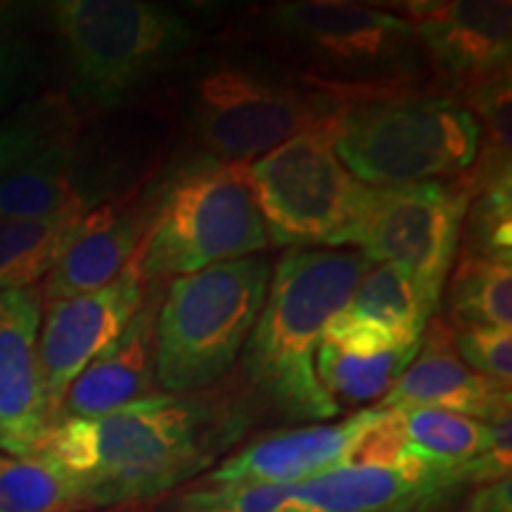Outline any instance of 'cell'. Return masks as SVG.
I'll use <instances>...</instances> for the list:
<instances>
[{
  "label": "cell",
  "mask_w": 512,
  "mask_h": 512,
  "mask_svg": "<svg viewBox=\"0 0 512 512\" xmlns=\"http://www.w3.org/2000/svg\"><path fill=\"white\" fill-rule=\"evenodd\" d=\"M512 166L467 171L472 200L467 207L463 238L465 252L512 264Z\"/></svg>",
  "instance_id": "26"
},
{
  "label": "cell",
  "mask_w": 512,
  "mask_h": 512,
  "mask_svg": "<svg viewBox=\"0 0 512 512\" xmlns=\"http://www.w3.org/2000/svg\"><path fill=\"white\" fill-rule=\"evenodd\" d=\"M88 211H67L43 221H0V292L38 285L60 261Z\"/></svg>",
  "instance_id": "23"
},
{
  "label": "cell",
  "mask_w": 512,
  "mask_h": 512,
  "mask_svg": "<svg viewBox=\"0 0 512 512\" xmlns=\"http://www.w3.org/2000/svg\"><path fill=\"white\" fill-rule=\"evenodd\" d=\"M418 347L399 344L373 323L339 313L325 328L316 349V377L339 413L382 399L403 370L411 366Z\"/></svg>",
  "instance_id": "18"
},
{
  "label": "cell",
  "mask_w": 512,
  "mask_h": 512,
  "mask_svg": "<svg viewBox=\"0 0 512 512\" xmlns=\"http://www.w3.org/2000/svg\"><path fill=\"white\" fill-rule=\"evenodd\" d=\"M76 131L72 107L60 95L48 93L43 98L19 107L0 124V178L27 162L31 155Z\"/></svg>",
  "instance_id": "27"
},
{
  "label": "cell",
  "mask_w": 512,
  "mask_h": 512,
  "mask_svg": "<svg viewBox=\"0 0 512 512\" xmlns=\"http://www.w3.org/2000/svg\"><path fill=\"white\" fill-rule=\"evenodd\" d=\"M245 171L268 242L292 249H344L370 197V185L339 162L332 117L249 162Z\"/></svg>",
  "instance_id": "8"
},
{
  "label": "cell",
  "mask_w": 512,
  "mask_h": 512,
  "mask_svg": "<svg viewBox=\"0 0 512 512\" xmlns=\"http://www.w3.org/2000/svg\"><path fill=\"white\" fill-rule=\"evenodd\" d=\"M271 273L264 256H245L171 280L155 320L162 394H202L233 368L266 302Z\"/></svg>",
  "instance_id": "4"
},
{
  "label": "cell",
  "mask_w": 512,
  "mask_h": 512,
  "mask_svg": "<svg viewBox=\"0 0 512 512\" xmlns=\"http://www.w3.org/2000/svg\"><path fill=\"white\" fill-rule=\"evenodd\" d=\"M157 202L155 188H136L121 200L88 211L41 285L43 302H60L110 285L138 252Z\"/></svg>",
  "instance_id": "15"
},
{
  "label": "cell",
  "mask_w": 512,
  "mask_h": 512,
  "mask_svg": "<svg viewBox=\"0 0 512 512\" xmlns=\"http://www.w3.org/2000/svg\"><path fill=\"white\" fill-rule=\"evenodd\" d=\"M43 76L41 53L29 38L0 24V114L27 100Z\"/></svg>",
  "instance_id": "29"
},
{
  "label": "cell",
  "mask_w": 512,
  "mask_h": 512,
  "mask_svg": "<svg viewBox=\"0 0 512 512\" xmlns=\"http://www.w3.org/2000/svg\"><path fill=\"white\" fill-rule=\"evenodd\" d=\"M403 17L413 24L425 67L453 98L510 74L508 0H420L403 5Z\"/></svg>",
  "instance_id": "11"
},
{
  "label": "cell",
  "mask_w": 512,
  "mask_h": 512,
  "mask_svg": "<svg viewBox=\"0 0 512 512\" xmlns=\"http://www.w3.org/2000/svg\"><path fill=\"white\" fill-rule=\"evenodd\" d=\"M53 19L72 98L93 112L117 110L197 43L188 17L145 0H62Z\"/></svg>",
  "instance_id": "6"
},
{
  "label": "cell",
  "mask_w": 512,
  "mask_h": 512,
  "mask_svg": "<svg viewBox=\"0 0 512 512\" xmlns=\"http://www.w3.org/2000/svg\"><path fill=\"white\" fill-rule=\"evenodd\" d=\"M470 200L467 176L446 183L370 188L366 211L347 247H356L370 264H392L406 273L430 311L437 313L463 240Z\"/></svg>",
  "instance_id": "9"
},
{
  "label": "cell",
  "mask_w": 512,
  "mask_h": 512,
  "mask_svg": "<svg viewBox=\"0 0 512 512\" xmlns=\"http://www.w3.org/2000/svg\"><path fill=\"white\" fill-rule=\"evenodd\" d=\"M41 316V285L0 292V451L8 456H34L53 425L38 358Z\"/></svg>",
  "instance_id": "14"
},
{
  "label": "cell",
  "mask_w": 512,
  "mask_h": 512,
  "mask_svg": "<svg viewBox=\"0 0 512 512\" xmlns=\"http://www.w3.org/2000/svg\"><path fill=\"white\" fill-rule=\"evenodd\" d=\"M370 266L358 249L299 247L271 273L266 302L242 349V370L287 418L332 420L339 413L316 377V349Z\"/></svg>",
  "instance_id": "2"
},
{
  "label": "cell",
  "mask_w": 512,
  "mask_h": 512,
  "mask_svg": "<svg viewBox=\"0 0 512 512\" xmlns=\"http://www.w3.org/2000/svg\"><path fill=\"white\" fill-rule=\"evenodd\" d=\"M76 166L74 133L31 155L0 178V221H43L93 209V200L76 183Z\"/></svg>",
  "instance_id": "20"
},
{
  "label": "cell",
  "mask_w": 512,
  "mask_h": 512,
  "mask_svg": "<svg viewBox=\"0 0 512 512\" xmlns=\"http://www.w3.org/2000/svg\"><path fill=\"white\" fill-rule=\"evenodd\" d=\"M157 294H147L140 311L117 342L105 349L64 394L57 420L98 418L157 394L155 387V320ZM55 420V422H57ZM53 422V425H55Z\"/></svg>",
  "instance_id": "19"
},
{
  "label": "cell",
  "mask_w": 512,
  "mask_h": 512,
  "mask_svg": "<svg viewBox=\"0 0 512 512\" xmlns=\"http://www.w3.org/2000/svg\"><path fill=\"white\" fill-rule=\"evenodd\" d=\"M458 356L477 375L510 387L512 382V328L453 330Z\"/></svg>",
  "instance_id": "30"
},
{
  "label": "cell",
  "mask_w": 512,
  "mask_h": 512,
  "mask_svg": "<svg viewBox=\"0 0 512 512\" xmlns=\"http://www.w3.org/2000/svg\"><path fill=\"white\" fill-rule=\"evenodd\" d=\"M145 287L136 266L128 261L110 285L43 306L38 358L53 422L72 382L117 342L140 311L147 297Z\"/></svg>",
  "instance_id": "13"
},
{
  "label": "cell",
  "mask_w": 512,
  "mask_h": 512,
  "mask_svg": "<svg viewBox=\"0 0 512 512\" xmlns=\"http://www.w3.org/2000/svg\"><path fill=\"white\" fill-rule=\"evenodd\" d=\"M510 401V387L486 380L465 366L456 351L453 330L439 316H432L422 332L420 349L411 366L403 370V375L375 408L380 411L434 408V411L458 413L486 422L498 413L510 411Z\"/></svg>",
  "instance_id": "16"
},
{
  "label": "cell",
  "mask_w": 512,
  "mask_h": 512,
  "mask_svg": "<svg viewBox=\"0 0 512 512\" xmlns=\"http://www.w3.org/2000/svg\"><path fill=\"white\" fill-rule=\"evenodd\" d=\"M482 458L439 465L411 456L392 467H337L294 484V512H446L467 489L489 484Z\"/></svg>",
  "instance_id": "12"
},
{
  "label": "cell",
  "mask_w": 512,
  "mask_h": 512,
  "mask_svg": "<svg viewBox=\"0 0 512 512\" xmlns=\"http://www.w3.org/2000/svg\"><path fill=\"white\" fill-rule=\"evenodd\" d=\"M375 408H363L342 422L275 432L256 439L233 458L216 465L207 484H278L294 486L344 465L358 432L375 418Z\"/></svg>",
  "instance_id": "17"
},
{
  "label": "cell",
  "mask_w": 512,
  "mask_h": 512,
  "mask_svg": "<svg viewBox=\"0 0 512 512\" xmlns=\"http://www.w3.org/2000/svg\"><path fill=\"white\" fill-rule=\"evenodd\" d=\"M86 498L55 463L0 453V512H79Z\"/></svg>",
  "instance_id": "25"
},
{
  "label": "cell",
  "mask_w": 512,
  "mask_h": 512,
  "mask_svg": "<svg viewBox=\"0 0 512 512\" xmlns=\"http://www.w3.org/2000/svg\"><path fill=\"white\" fill-rule=\"evenodd\" d=\"M268 29L302 64L309 88L337 100L411 91L425 72L413 24L375 5L278 3L268 10Z\"/></svg>",
  "instance_id": "5"
},
{
  "label": "cell",
  "mask_w": 512,
  "mask_h": 512,
  "mask_svg": "<svg viewBox=\"0 0 512 512\" xmlns=\"http://www.w3.org/2000/svg\"><path fill=\"white\" fill-rule=\"evenodd\" d=\"M17 10H12V5L0 3V24H10V19L15 17Z\"/></svg>",
  "instance_id": "32"
},
{
  "label": "cell",
  "mask_w": 512,
  "mask_h": 512,
  "mask_svg": "<svg viewBox=\"0 0 512 512\" xmlns=\"http://www.w3.org/2000/svg\"><path fill=\"white\" fill-rule=\"evenodd\" d=\"M245 166L211 159L162 185L131 259L145 285L256 256L271 245Z\"/></svg>",
  "instance_id": "7"
},
{
  "label": "cell",
  "mask_w": 512,
  "mask_h": 512,
  "mask_svg": "<svg viewBox=\"0 0 512 512\" xmlns=\"http://www.w3.org/2000/svg\"><path fill=\"white\" fill-rule=\"evenodd\" d=\"M344 313L373 323L399 344L418 347L434 313L406 273L392 264L370 266Z\"/></svg>",
  "instance_id": "22"
},
{
  "label": "cell",
  "mask_w": 512,
  "mask_h": 512,
  "mask_svg": "<svg viewBox=\"0 0 512 512\" xmlns=\"http://www.w3.org/2000/svg\"><path fill=\"white\" fill-rule=\"evenodd\" d=\"M332 138L339 162L370 188L456 178L479 152V126L463 102L420 88L339 100Z\"/></svg>",
  "instance_id": "3"
},
{
  "label": "cell",
  "mask_w": 512,
  "mask_h": 512,
  "mask_svg": "<svg viewBox=\"0 0 512 512\" xmlns=\"http://www.w3.org/2000/svg\"><path fill=\"white\" fill-rule=\"evenodd\" d=\"M465 512H512L510 477L475 486L470 498H467Z\"/></svg>",
  "instance_id": "31"
},
{
  "label": "cell",
  "mask_w": 512,
  "mask_h": 512,
  "mask_svg": "<svg viewBox=\"0 0 512 512\" xmlns=\"http://www.w3.org/2000/svg\"><path fill=\"white\" fill-rule=\"evenodd\" d=\"M394 413L399 418L408 453L415 458L439 465H467L491 456L494 439H491L489 425L482 420L448 411H434V408H411V411ZM498 465L505 467L503 463ZM505 470L510 472V467H505Z\"/></svg>",
  "instance_id": "24"
},
{
  "label": "cell",
  "mask_w": 512,
  "mask_h": 512,
  "mask_svg": "<svg viewBox=\"0 0 512 512\" xmlns=\"http://www.w3.org/2000/svg\"><path fill=\"white\" fill-rule=\"evenodd\" d=\"M339 100L242 64H221L195 83L192 131L211 157L249 164L332 117Z\"/></svg>",
  "instance_id": "10"
},
{
  "label": "cell",
  "mask_w": 512,
  "mask_h": 512,
  "mask_svg": "<svg viewBox=\"0 0 512 512\" xmlns=\"http://www.w3.org/2000/svg\"><path fill=\"white\" fill-rule=\"evenodd\" d=\"M242 425L238 408L204 392L152 394L98 418L57 420L36 453L79 486L88 508H105L197 477L240 437Z\"/></svg>",
  "instance_id": "1"
},
{
  "label": "cell",
  "mask_w": 512,
  "mask_h": 512,
  "mask_svg": "<svg viewBox=\"0 0 512 512\" xmlns=\"http://www.w3.org/2000/svg\"><path fill=\"white\" fill-rule=\"evenodd\" d=\"M446 302L453 330L512 328V264L463 252L446 280Z\"/></svg>",
  "instance_id": "21"
},
{
  "label": "cell",
  "mask_w": 512,
  "mask_h": 512,
  "mask_svg": "<svg viewBox=\"0 0 512 512\" xmlns=\"http://www.w3.org/2000/svg\"><path fill=\"white\" fill-rule=\"evenodd\" d=\"M294 486L207 484L181 498V512H294Z\"/></svg>",
  "instance_id": "28"
}]
</instances>
